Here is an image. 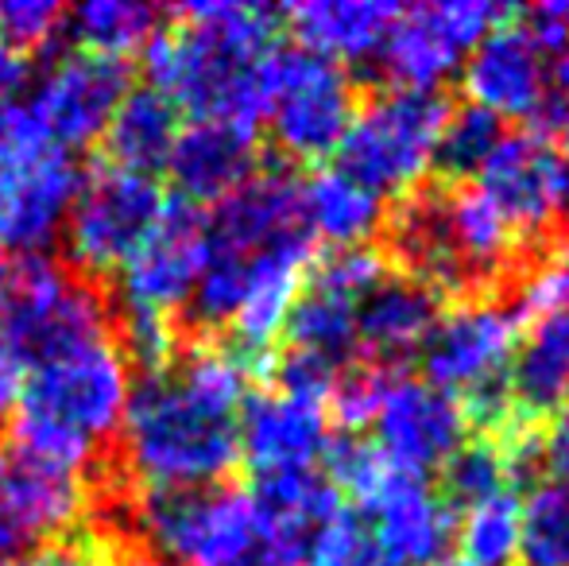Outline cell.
Masks as SVG:
<instances>
[{
  "mask_svg": "<svg viewBox=\"0 0 569 566\" xmlns=\"http://www.w3.org/2000/svg\"><path fill=\"white\" fill-rule=\"evenodd\" d=\"M465 566H511L519 559V497L516 489L485 497L457 513V536Z\"/></svg>",
  "mask_w": 569,
  "mask_h": 566,
  "instance_id": "27",
  "label": "cell"
},
{
  "mask_svg": "<svg viewBox=\"0 0 569 566\" xmlns=\"http://www.w3.org/2000/svg\"><path fill=\"white\" fill-rule=\"evenodd\" d=\"M508 400L519 424L531 427L569 404V310L523 326L508 369Z\"/></svg>",
  "mask_w": 569,
  "mask_h": 566,
  "instance_id": "23",
  "label": "cell"
},
{
  "mask_svg": "<svg viewBox=\"0 0 569 566\" xmlns=\"http://www.w3.org/2000/svg\"><path fill=\"white\" fill-rule=\"evenodd\" d=\"M299 566H396V563L376 544L365 516L341 508V513H333L330 520L318 524L307 536Z\"/></svg>",
  "mask_w": 569,
  "mask_h": 566,
  "instance_id": "30",
  "label": "cell"
},
{
  "mask_svg": "<svg viewBox=\"0 0 569 566\" xmlns=\"http://www.w3.org/2000/svg\"><path fill=\"white\" fill-rule=\"evenodd\" d=\"M256 171H260L256 132L210 121L182 125L171 159H167L174 198L198 206V210L226 202L232 190L252 179Z\"/></svg>",
  "mask_w": 569,
  "mask_h": 566,
  "instance_id": "20",
  "label": "cell"
},
{
  "mask_svg": "<svg viewBox=\"0 0 569 566\" xmlns=\"http://www.w3.org/2000/svg\"><path fill=\"white\" fill-rule=\"evenodd\" d=\"M20 385H23L20 365L0 349V438H4V430L12 427L16 404H20Z\"/></svg>",
  "mask_w": 569,
  "mask_h": 566,
  "instance_id": "38",
  "label": "cell"
},
{
  "mask_svg": "<svg viewBox=\"0 0 569 566\" xmlns=\"http://www.w3.org/2000/svg\"><path fill=\"white\" fill-rule=\"evenodd\" d=\"M519 334L523 322L500 295L453 302L450 310H438L435 330L419 349L422 380L450 393L465 408L469 427L500 435L516 424L508 400V369Z\"/></svg>",
  "mask_w": 569,
  "mask_h": 566,
  "instance_id": "6",
  "label": "cell"
},
{
  "mask_svg": "<svg viewBox=\"0 0 569 566\" xmlns=\"http://www.w3.org/2000/svg\"><path fill=\"white\" fill-rule=\"evenodd\" d=\"M477 190L531 252L550 249L569 221V143L539 129L503 132L477 171Z\"/></svg>",
  "mask_w": 569,
  "mask_h": 566,
  "instance_id": "11",
  "label": "cell"
},
{
  "mask_svg": "<svg viewBox=\"0 0 569 566\" xmlns=\"http://www.w3.org/2000/svg\"><path fill=\"white\" fill-rule=\"evenodd\" d=\"M360 98L349 70L302 47H279L268 75V137L295 163L338 156Z\"/></svg>",
  "mask_w": 569,
  "mask_h": 566,
  "instance_id": "9",
  "label": "cell"
},
{
  "mask_svg": "<svg viewBox=\"0 0 569 566\" xmlns=\"http://www.w3.org/2000/svg\"><path fill=\"white\" fill-rule=\"evenodd\" d=\"M376 446L396 469L427 477L442 469L465 446L469 419L450 393L435 388L422 377H399L391 373L383 400L372 419Z\"/></svg>",
  "mask_w": 569,
  "mask_h": 566,
  "instance_id": "17",
  "label": "cell"
},
{
  "mask_svg": "<svg viewBox=\"0 0 569 566\" xmlns=\"http://www.w3.org/2000/svg\"><path fill=\"white\" fill-rule=\"evenodd\" d=\"M539 461L550 469V481L569 489V404L550 416L547 435H539Z\"/></svg>",
  "mask_w": 569,
  "mask_h": 566,
  "instance_id": "37",
  "label": "cell"
},
{
  "mask_svg": "<svg viewBox=\"0 0 569 566\" xmlns=\"http://www.w3.org/2000/svg\"><path fill=\"white\" fill-rule=\"evenodd\" d=\"M442 566H465V563H461V559H457V563L450 559V563H442Z\"/></svg>",
  "mask_w": 569,
  "mask_h": 566,
  "instance_id": "41",
  "label": "cell"
},
{
  "mask_svg": "<svg viewBox=\"0 0 569 566\" xmlns=\"http://www.w3.org/2000/svg\"><path fill=\"white\" fill-rule=\"evenodd\" d=\"M276 51V12L268 8L237 0L182 4L148 43V86L179 117L256 132L268 113Z\"/></svg>",
  "mask_w": 569,
  "mask_h": 566,
  "instance_id": "2",
  "label": "cell"
},
{
  "mask_svg": "<svg viewBox=\"0 0 569 566\" xmlns=\"http://www.w3.org/2000/svg\"><path fill=\"white\" fill-rule=\"evenodd\" d=\"M469 106L492 117L535 121L547 101V54L519 20H500L461 67Z\"/></svg>",
  "mask_w": 569,
  "mask_h": 566,
  "instance_id": "18",
  "label": "cell"
},
{
  "mask_svg": "<svg viewBox=\"0 0 569 566\" xmlns=\"http://www.w3.org/2000/svg\"><path fill=\"white\" fill-rule=\"evenodd\" d=\"M28 552V544H23V536L16 532L12 516L4 513V505H0V563H8L12 555Z\"/></svg>",
  "mask_w": 569,
  "mask_h": 566,
  "instance_id": "40",
  "label": "cell"
},
{
  "mask_svg": "<svg viewBox=\"0 0 569 566\" xmlns=\"http://www.w3.org/2000/svg\"><path fill=\"white\" fill-rule=\"evenodd\" d=\"M503 140V121L477 106L450 109L446 117L442 140H438L435 167H442L450 179H469L485 167V159L496 151V143Z\"/></svg>",
  "mask_w": 569,
  "mask_h": 566,
  "instance_id": "29",
  "label": "cell"
},
{
  "mask_svg": "<svg viewBox=\"0 0 569 566\" xmlns=\"http://www.w3.org/2000/svg\"><path fill=\"white\" fill-rule=\"evenodd\" d=\"M399 12L403 8L383 0H310L295 4L287 20L302 51H315L349 70L380 59Z\"/></svg>",
  "mask_w": 569,
  "mask_h": 566,
  "instance_id": "22",
  "label": "cell"
},
{
  "mask_svg": "<svg viewBox=\"0 0 569 566\" xmlns=\"http://www.w3.org/2000/svg\"><path fill=\"white\" fill-rule=\"evenodd\" d=\"M299 245H315L302 221V182L283 167H260L206 214V265L187 315L202 326H229L248 280Z\"/></svg>",
  "mask_w": 569,
  "mask_h": 566,
  "instance_id": "4",
  "label": "cell"
},
{
  "mask_svg": "<svg viewBox=\"0 0 569 566\" xmlns=\"http://www.w3.org/2000/svg\"><path fill=\"white\" fill-rule=\"evenodd\" d=\"M128 90H132L128 62L78 51V47L62 51L59 59L47 62L43 75H36L28 98L31 129L43 143H54L62 151L86 148L106 137Z\"/></svg>",
  "mask_w": 569,
  "mask_h": 566,
  "instance_id": "14",
  "label": "cell"
},
{
  "mask_svg": "<svg viewBox=\"0 0 569 566\" xmlns=\"http://www.w3.org/2000/svg\"><path fill=\"white\" fill-rule=\"evenodd\" d=\"M388 380H391V373L372 369V365H349V369H341L330 388V419L341 424L349 435L368 430L376 419V408H380V400H383Z\"/></svg>",
  "mask_w": 569,
  "mask_h": 566,
  "instance_id": "32",
  "label": "cell"
},
{
  "mask_svg": "<svg viewBox=\"0 0 569 566\" xmlns=\"http://www.w3.org/2000/svg\"><path fill=\"white\" fill-rule=\"evenodd\" d=\"M132 524L151 552L179 566H299L291 536L248 489L132 493Z\"/></svg>",
  "mask_w": 569,
  "mask_h": 566,
  "instance_id": "5",
  "label": "cell"
},
{
  "mask_svg": "<svg viewBox=\"0 0 569 566\" xmlns=\"http://www.w3.org/2000/svg\"><path fill=\"white\" fill-rule=\"evenodd\" d=\"M263 369L232 341H198L140 373L117 435L136 493L218 489L240 466V411Z\"/></svg>",
  "mask_w": 569,
  "mask_h": 566,
  "instance_id": "1",
  "label": "cell"
},
{
  "mask_svg": "<svg viewBox=\"0 0 569 566\" xmlns=\"http://www.w3.org/2000/svg\"><path fill=\"white\" fill-rule=\"evenodd\" d=\"M106 559V547H98L93 539H59V544H39L28 547V552L12 555L0 566H101Z\"/></svg>",
  "mask_w": 569,
  "mask_h": 566,
  "instance_id": "35",
  "label": "cell"
},
{
  "mask_svg": "<svg viewBox=\"0 0 569 566\" xmlns=\"http://www.w3.org/2000/svg\"><path fill=\"white\" fill-rule=\"evenodd\" d=\"M535 125L550 140L569 143V43L558 47L555 62H547V101H542Z\"/></svg>",
  "mask_w": 569,
  "mask_h": 566,
  "instance_id": "34",
  "label": "cell"
},
{
  "mask_svg": "<svg viewBox=\"0 0 569 566\" xmlns=\"http://www.w3.org/2000/svg\"><path fill=\"white\" fill-rule=\"evenodd\" d=\"M109 330V299L51 252H12L0 260V349L16 365L67 354Z\"/></svg>",
  "mask_w": 569,
  "mask_h": 566,
  "instance_id": "7",
  "label": "cell"
},
{
  "mask_svg": "<svg viewBox=\"0 0 569 566\" xmlns=\"http://www.w3.org/2000/svg\"><path fill=\"white\" fill-rule=\"evenodd\" d=\"M508 16V8L488 0H435L403 8L376 62L399 90H442V82L465 67L472 47Z\"/></svg>",
  "mask_w": 569,
  "mask_h": 566,
  "instance_id": "13",
  "label": "cell"
},
{
  "mask_svg": "<svg viewBox=\"0 0 569 566\" xmlns=\"http://www.w3.org/2000/svg\"><path fill=\"white\" fill-rule=\"evenodd\" d=\"M302 221L307 234L333 249H360L383 226V198L360 187L341 167H322L302 182Z\"/></svg>",
  "mask_w": 569,
  "mask_h": 566,
  "instance_id": "24",
  "label": "cell"
},
{
  "mask_svg": "<svg viewBox=\"0 0 569 566\" xmlns=\"http://www.w3.org/2000/svg\"><path fill=\"white\" fill-rule=\"evenodd\" d=\"M450 101L442 90H380L360 101L338 148V167L376 198H407L435 167Z\"/></svg>",
  "mask_w": 569,
  "mask_h": 566,
  "instance_id": "8",
  "label": "cell"
},
{
  "mask_svg": "<svg viewBox=\"0 0 569 566\" xmlns=\"http://www.w3.org/2000/svg\"><path fill=\"white\" fill-rule=\"evenodd\" d=\"M519 559L527 566H569V489L539 481L519 500Z\"/></svg>",
  "mask_w": 569,
  "mask_h": 566,
  "instance_id": "28",
  "label": "cell"
},
{
  "mask_svg": "<svg viewBox=\"0 0 569 566\" xmlns=\"http://www.w3.org/2000/svg\"><path fill=\"white\" fill-rule=\"evenodd\" d=\"M136 373L113 334L23 369L12 416L16 450L43 466L86 477L98 454L120 435Z\"/></svg>",
  "mask_w": 569,
  "mask_h": 566,
  "instance_id": "3",
  "label": "cell"
},
{
  "mask_svg": "<svg viewBox=\"0 0 569 566\" xmlns=\"http://www.w3.org/2000/svg\"><path fill=\"white\" fill-rule=\"evenodd\" d=\"M167 206V190L156 175L128 171L101 159L93 171H82L74 202H70L62 241L67 260L78 276H113L132 249L151 234Z\"/></svg>",
  "mask_w": 569,
  "mask_h": 566,
  "instance_id": "10",
  "label": "cell"
},
{
  "mask_svg": "<svg viewBox=\"0 0 569 566\" xmlns=\"http://www.w3.org/2000/svg\"><path fill=\"white\" fill-rule=\"evenodd\" d=\"M206 265V210L167 198L151 234L113 272V299L124 322H179Z\"/></svg>",
  "mask_w": 569,
  "mask_h": 566,
  "instance_id": "12",
  "label": "cell"
},
{
  "mask_svg": "<svg viewBox=\"0 0 569 566\" xmlns=\"http://www.w3.org/2000/svg\"><path fill=\"white\" fill-rule=\"evenodd\" d=\"M67 31V8L54 0H0V43L31 54Z\"/></svg>",
  "mask_w": 569,
  "mask_h": 566,
  "instance_id": "33",
  "label": "cell"
},
{
  "mask_svg": "<svg viewBox=\"0 0 569 566\" xmlns=\"http://www.w3.org/2000/svg\"><path fill=\"white\" fill-rule=\"evenodd\" d=\"M182 132V117L171 101L151 86H132L124 93V101L117 106L113 121H109L106 137V159L128 171L156 175L159 167H167L171 148Z\"/></svg>",
  "mask_w": 569,
  "mask_h": 566,
  "instance_id": "25",
  "label": "cell"
},
{
  "mask_svg": "<svg viewBox=\"0 0 569 566\" xmlns=\"http://www.w3.org/2000/svg\"><path fill=\"white\" fill-rule=\"evenodd\" d=\"M78 187L82 167L74 151L39 140L0 148V249H8V257L51 249Z\"/></svg>",
  "mask_w": 569,
  "mask_h": 566,
  "instance_id": "15",
  "label": "cell"
},
{
  "mask_svg": "<svg viewBox=\"0 0 569 566\" xmlns=\"http://www.w3.org/2000/svg\"><path fill=\"white\" fill-rule=\"evenodd\" d=\"M159 8L143 4V0H90L67 12V31L78 39V51L106 54V59L124 62L128 54L148 51L156 39Z\"/></svg>",
  "mask_w": 569,
  "mask_h": 566,
  "instance_id": "26",
  "label": "cell"
},
{
  "mask_svg": "<svg viewBox=\"0 0 569 566\" xmlns=\"http://www.w3.org/2000/svg\"><path fill=\"white\" fill-rule=\"evenodd\" d=\"M31 86H36L31 54L0 43V148H16V143L39 140L36 129H31V117H28Z\"/></svg>",
  "mask_w": 569,
  "mask_h": 566,
  "instance_id": "31",
  "label": "cell"
},
{
  "mask_svg": "<svg viewBox=\"0 0 569 566\" xmlns=\"http://www.w3.org/2000/svg\"><path fill=\"white\" fill-rule=\"evenodd\" d=\"M435 322L438 295L407 276H388L357 310V354H365L372 369L396 373L419 357Z\"/></svg>",
  "mask_w": 569,
  "mask_h": 566,
  "instance_id": "21",
  "label": "cell"
},
{
  "mask_svg": "<svg viewBox=\"0 0 569 566\" xmlns=\"http://www.w3.org/2000/svg\"><path fill=\"white\" fill-rule=\"evenodd\" d=\"M0 505L28 547L78 536L90 513V485L67 469L43 466L16 446L0 450Z\"/></svg>",
  "mask_w": 569,
  "mask_h": 566,
  "instance_id": "19",
  "label": "cell"
},
{
  "mask_svg": "<svg viewBox=\"0 0 569 566\" xmlns=\"http://www.w3.org/2000/svg\"><path fill=\"white\" fill-rule=\"evenodd\" d=\"M101 566H179L171 559H163L159 552H151V547H143V552H120V555H106Z\"/></svg>",
  "mask_w": 569,
  "mask_h": 566,
  "instance_id": "39",
  "label": "cell"
},
{
  "mask_svg": "<svg viewBox=\"0 0 569 566\" xmlns=\"http://www.w3.org/2000/svg\"><path fill=\"white\" fill-rule=\"evenodd\" d=\"M330 424V396L287 385L248 396L240 411V466H248L256 485L322 469L333 443Z\"/></svg>",
  "mask_w": 569,
  "mask_h": 566,
  "instance_id": "16",
  "label": "cell"
},
{
  "mask_svg": "<svg viewBox=\"0 0 569 566\" xmlns=\"http://www.w3.org/2000/svg\"><path fill=\"white\" fill-rule=\"evenodd\" d=\"M531 39L542 47V54H555L558 47L569 43V0H547V4H535L519 16Z\"/></svg>",
  "mask_w": 569,
  "mask_h": 566,
  "instance_id": "36",
  "label": "cell"
}]
</instances>
